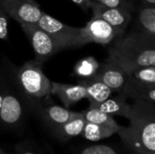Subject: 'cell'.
I'll return each mask as SVG.
<instances>
[{"label": "cell", "instance_id": "obj_1", "mask_svg": "<svg viewBox=\"0 0 155 154\" xmlns=\"http://www.w3.org/2000/svg\"><path fill=\"white\" fill-rule=\"evenodd\" d=\"M130 124L120 126L117 133L134 154H155V103L135 100L127 118Z\"/></svg>", "mask_w": 155, "mask_h": 154}, {"label": "cell", "instance_id": "obj_2", "mask_svg": "<svg viewBox=\"0 0 155 154\" xmlns=\"http://www.w3.org/2000/svg\"><path fill=\"white\" fill-rule=\"evenodd\" d=\"M114 41L106 60L117 64L127 74L142 66H155V37L134 30Z\"/></svg>", "mask_w": 155, "mask_h": 154}, {"label": "cell", "instance_id": "obj_3", "mask_svg": "<svg viewBox=\"0 0 155 154\" xmlns=\"http://www.w3.org/2000/svg\"><path fill=\"white\" fill-rule=\"evenodd\" d=\"M15 82L20 93L33 105L51 95V81L35 60L23 64L15 73Z\"/></svg>", "mask_w": 155, "mask_h": 154}, {"label": "cell", "instance_id": "obj_4", "mask_svg": "<svg viewBox=\"0 0 155 154\" xmlns=\"http://www.w3.org/2000/svg\"><path fill=\"white\" fill-rule=\"evenodd\" d=\"M37 25L54 38L60 50L85 45L83 27H74L65 25L44 12L37 22Z\"/></svg>", "mask_w": 155, "mask_h": 154}, {"label": "cell", "instance_id": "obj_5", "mask_svg": "<svg viewBox=\"0 0 155 154\" xmlns=\"http://www.w3.org/2000/svg\"><path fill=\"white\" fill-rule=\"evenodd\" d=\"M20 25L30 41L35 55L34 60L37 64L43 65L54 54L61 51L54 38L37 24H20Z\"/></svg>", "mask_w": 155, "mask_h": 154}, {"label": "cell", "instance_id": "obj_6", "mask_svg": "<svg viewBox=\"0 0 155 154\" xmlns=\"http://www.w3.org/2000/svg\"><path fill=\"white\" fill-rule=\"evenodd\" d=\"M0 8L19 24H37L43 13L35 0H0Z\"/></svg>", "mask_w": 155, "mask_h": 154}, {"label": "cell", "instance_id": "obj_7", "mask_svg": "<svg viewBox=\"0 0 155 154\" xmlns=\"http://www.w3.org/2000/svg\"><path fill=\"white\" fill-rule=\"evenodd\" d=\"M25 117V106L15 93L3 91V103L0 111V124L5 128H15Z\"/></svg>", "mask_w": 155, "mask_h": 154}, {"label": "cell", "instance_id": "obj_8", "mask_svg": "<svg viewBox=\"0 0 155 154\" xmlns=\"http://www.w3.org/2000/svg\"><path fill=\"white\" fill-rule=\"evenodd\" d=\"M83 34L85 44L95 43L102 45L112 43L120 35V34L107 22L95 16H93L85 26L83 27Z\"/></svg>", "mask_w": 155, "mask_h": 154}, {"label": "cell", "instance_id": "obj_9", "mask_svg": "<svg viewBox=\"0 0 155 154\" xmlns=\"http://www.w3.org/2000/svg\"><path fill=\"white\" fill-rule=\"evenodd\" d=\"M90 8L93 11V16L99 17L107 22L120 34H123L132 19V13L121 9L107 7L92 0Z\"/></svg>", "mask_w": 155, "mask_h": 154}, {"label": "cell", "instance_id": "obj_10", "mask_svg": "<svg viewBox=\"0 0 155 154\" xmlns=\"http://www.w3.org/2000/svg\"><path fill=\"white\" fill-rule=\"evenodd\" d=\"M94 75L109 86L113 92L120 93L127 80L128 74L117 64L105 60L104 63L100 64Z\"/></svg>", "mask_w": 155, "mask_h": 154}, {"label": "cell", "instance_id": "obj_11", "mask_svg": "<svg viewBox=\"0 0 155 154\" xmlns=\"http://www.w3.org/2000/svg\"><path fill=\"white\" fill-rule=\"evenodd\" d=\"M32 106L36 110L41 120L50 130L63 124L75 113V112L70 111L68 108L61 107L55 104L42 105L40 103H37Z\"/></svg>", "mask_w": 155, "mask_h": 154}, {"label": "cell", "instance_id": "obj_12", "mask_svg": "<svg viewBox=\"0 0 155 154\" xmlns=\"http://www.w3.org/2000/svg\"><path fill=\"white\" fill-rule=\"evenodd\" d=\"M126 98L143 100L155 103V84H147L128 74L127 80L119 93Z\"/></svg>", "mask_w": 155, "mask_h": 154}, {"label": "cell", "instance_id": "obj_13", "mask_svg": "<svg viewBox=\"0 0 155 154\" xmlns=\"http://www.w3.org/2000/svg\"><path fill=\"white\" fill-rule=\"evenodd\" d=\"M51 95L59 98L65 108H70L79 101L85 99L86 92L83 84H66L51 82Z\"/></svg>", "mask_w": 155, "mask_h": 154}, {"label": "cell", "instance_id": "obj_14", "mask_svg": "<svg viewBox=\"0 0 155 154\" xmlns=\"http://www.w3.org/2000/svg\"><path fill=\"white\" fill-rule=\"evenodd\" d=\"M78 83L84 86L86 92L85 99L89 101L90 104L100 103L108 99L114 93L109 86L95 75L90 78L81 79Z\"/></svg>", "mask_w": 155, "mask_h": 154}, {"label": "cell", "instance_id": "obj_15", "mask_svg": "<svg viewBox=\"0 0 155 154\" xmlns=\"http://www.w3.org/2000/svg\"><path fill=\"white\" fill-rule=\"evenodd\" d=\"M85 124V120L82 113L75 112L74 115L63 124L51 130L54 136L59 141L67 142L81 135Z\"/></svg>", "mask_w": 155, "mask_h": 154}, {"label": "cell", "instance_id": "obj_16", "mask_svg": "<svg viewBox=\"0 0 155 154\" xmlns=\"http://www.w3.org/2000/svg\"><path fill=\"white\" fill-rule=\"evenodd\" d=\"M127 98L124 97L123 94L119 93L118 96L114 98H108L105 101L96 103V104H90L89 106L94 107L111 116H121L124 118H128L131 105L126 102Z\"/></svg>", "mask_w": 155, "mask_h": 154}, {"label": "cell", "instance_id": "obj_17", "mask_svg": "<svg viewBox=\"0 0 155 154\" xmlns=\"http://www.w3.org/2000/svg\"><path fill=\"white\" fill-rule=\"evenodd\" d=\"M136 31L155 37V6L139 5L137 7Z\"/></svg>", "mask_w": 155, "mask_h": 154}, {"label": "cell", "instance_id": "obj_18", "mask_svg": "<svg viewBox=\"0 0 155 154\" xmlns=\"http://www.w3.org/2000/svg\"><path fill=\"white\" fill-rule=\"evenodd\" d=\"M114 133H117V131L113 128L85 122L84 129L81 133V136L90 142H98L111 137Z\"/></svg>", "mask_w": 155, "mask_h": 154}, {"label": "cell", "instance_id": "obj_19", "mask_svg": "<svg viewBox=\"0 0 155 154\" xmlns=\"http://www.w3.org/2000/svg\"><path fill=\"white\" fill-rule=\"evenodd\" d=\"M84 120L86 123H96L100 125H104L109 128H113L118 132L119 128L121 125H119L115 120L114 119L113 116L94 108L89 106L85 111L82 112Z\"/></svg>", "mask_w": 155, "mask_h": 154}, {"label": "cell", "instance_id": "obj_20", "mask_svg": "<svg viewBox=\"0 0 155 154\" xmlns=\"http://www.w3.org/2000/svg\"><path fill=\"white\" fill-rule=\"evenodd\" d=\"M99 65L100 64L94 57L88 56L78 61L75 64L74 67V74L76 76L81 77L82 79L90 78L96 74Z\"/></svg>", "mask_w": 155, "mask_h": 154}, {"label": "cell", "instance_id": "obj_21", "mask_svg": "<svg viewBox=\"0 0 155 154\" xmlns=\"http://www.w3.org/2000/svg\"><path fill=\"white\" fill-rule=\"evenodd\" d=\"M129 74L144 83L155 84V66H142L129 73Z\"/></svg>", "mask_w": 155, "mask_h": 154}, {"label": "cell", "instance_id": "obj_22", "mask_svg": "<svg viewBox=\"0 0 155 154\" xmlns=\"http://www.w3.org/2000/svg\"><path fill=\"white\" fill-rule=\"evenodd\" d=\"M93 1L107 7L121 8L130 13H133L136 9L134 2L132 0H93Z\"/></svg>", "mask_w": 155, "mask_h": 154}, {"label": "cell", "instance_id": "obj_23", "mask_svg": "<svg viewBox=\"0 0 155 154\" xmlns=\"http://www.w3.org/2000/svg\"><path fill=\"white\" fill-rule=\"evenodd\" d=\"M80 154H120L114 148L108 145H92L85 147Z\"/></svg>", "mask_w": 155, "mask_h": 154}, {"label": "cell", "instance_id": "obj_24", "mask_svg": "<svg viewBox=\"0 0 155 154\" xmlns=\"http://www.w3.org/2000/svg\"><path fill=\"white\" fill-rule=\"evenodd\" d=\"M15 154H45L31 142H22L15 146Z\"/></svg>", "mask_w": 155, "mask_h": 154}, {"label": "cell", "instance_id": "obj_25", "mask_svg": "<svg viewBox=\"0 0 155 154\" xmlns=\"http://www.w3.org/2000/svg\"><path fill=\"white\" fill-rule=\"evenodd\" d=\"M0 40H8V15L0 8Z\"/></svg>", "mask_w": 155, "mask_h": 154}, {"label": "cell", "instance_id": "obj_26", "mask_svg": "<svg viewBox=\"0 0 155 154\" xmlns=\"http://www.w3.org/2000/svg\"><path fill=\"white\" fill-rule=\"evenodd\" d=\"M77 5H79L84 11H87L90 8V5L92 0H71Z\"/></svg>", "mask_w": 155, "mask_h": 154}, {"label": "cell", "instance_id": "obj_27", "mask_svg": "<svg viewBox=\"0 0 155 154\" xmlns=\"http://www.w3.org/2000/svg\"><path fill=\"white\" fill-rule=\"evenodd\" d=\"M140 5L155 6V0H139Z\"/></svg>", "mask_w": 155, "mask_h": 154}, {"label": "cell", "instance_id": "obj_28", "mask_svg": "<svg viewBox=\"0 0 155 154\" xmlns=\"http://www.w3.org/2000/svg\"><path fill=\"white\" fill-rule=\"evenodd\" d=\"M2 103H3V91L0 89V111H1V107H2Z\"/></svg>", "mask_w": 155, "mask_h": 154}, {"label": "cell", "instance_id": "obj_29", "mask_svg": "<svg viewBox=\"0 0 155 154\" xmlns=\"http://www.w3.org/2000/svg\"><path fill=\"white\" fill-rule=\"evenodd\" d=\"M0 154H7L2 148H0Z\"/></svg>", "mask_w": 155, "mask_h": 154}]
</instances>
